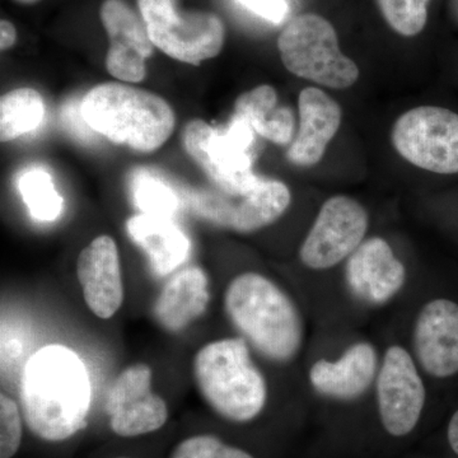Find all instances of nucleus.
I'll return each mask as SVG.
<instances>
[{"label":"nucleus","mask_w":458,"mask_h":458,"mask_svg":"<svg viewBox=\"0 0 458 458\" xmlns=\"http://www.w3.org/2000/svg\"><path fill=\"white\" fill-rule=\"evenodd\" d=\"M393 144L421 170L458 174V114L436 106L412 108L394 123Z\"/></svg>","instance_id":"nucleus-8"},{"label":"nucleus","mask_w":458,"mask_h":458,"mask_svg":"<svg viewBox=\"0 0 458 458\" xmlns=\"http://www.w3.org/2000/svg\"><path fill=\"white\" fill-rule=\"evenodd\" d=\"M18 189L33 218L41 222H53L63 210V199L57 194L53 180L40 168L29 170L18 181Z\"/></svg>","instance_id":"nucleus-23"},{"label":"nucleus","mask_w":458,"mask_h":458,"mask_svg":"<svg viewBox=\"0 0 458 458\" xmlns=\"http://www.w3.org/2000/svg\"><path fill=\"white\" fill-rule=\"evenodd\" d=\"M99 16L110 40L108 73L123 82H140L147 75L146 60L156 47L143 18H138L123 0H105Z\"/></svg>","instance_id":"nucleus-12"},{"label":"nucleus","mask_w":458,"mask_h":458,"mask_svg":"<svg viewBox=\"0 0 458 458\" xmlns=\"http://www.w3.org/2000/svg\"><path fill=\"white\" fill-rule=\"evenodd\" d=\"M247 11L264 18L267 22L279 25L288 16L289 5L286 0H236Z\"/></svg>","instance_id":"nucleus-29"},{"label":"nucleus","mask_w":458,"mask_h":458,"mask_svg":"<svg viewBox=\"0 0 458 458\" xmlns=\"http://www.w3.org/2000/svg\"><path fill=\"white\" fill-rule=\"evenodd\" d=\"M254 129L234 114L225 131H216L203 120H192L182 131L188 155L225 194L246 197L258 182L252 171Z\"/></svg>","instance_id":"nucleus-5"},{"label":"nucleus","mask_w":458,"mask_h":458,"mask_svg":"<svg viewBox=\"0 0 458 458\" xmlns=\"http://www.w3.org/2000/svg\"><path fill=\"white\" fill-rule=\"evenodd\" d=\"M22 442V417L7 394L0 396V458H12Z\"/></svg>","instance_id":"nucleus-27"},{"label":"nucleus","mask_w":458,"mask_h":458,"mask_svg":"<svg viewBox=\"0 0 458 458\" xmlns=\"http://www.w3.org/2000/svg\"><path fill=\"white\" fill-rule=\"evenodd\" d=\"M17 41L16 27L7 20L0 22V49L3 51L11 49Z\"/></svg>","instance_id":"nucleus-30"},{"label":"nucleus","mask_w":458,"mask_h":458,"mask_svg":"<svg viewBox=\"0 0 458 458\" xmlns=\"http://www.w3.org/2000/svg\"><path fill=\"white\" fill-rule=\"evenodd\" d=\"M234 114L247 120L255 132L273 143L284 146L293 140L294 114L291 108L278 107V93L267 84L241 95Z\"/></svg>","instance_id":"nucleus-20"},{"label":"nucleus","mask_w":458,"mask_h":458,"mask_svg":"<svg viewBox=\"0 0 458 458\" xmlns=\"http://www.w3.org/2000/svg\"><path fill=\"white\" fill-rule=\"evenodd\" d=\"M388 26L401 36L412 38L423 31L430 0H377Z\"/></svg>","instance_id":"nucleus-25"},{"label":"nucleus","mask_w":458,"mask_h":458,"mask_svg":"<svg viewBox=\"0 0 458 458\" xmlns=\"http://www.w3.org/2000/svg\"><path fill=\"white\" fill-rule=\"evenodd\" d=\"M367 229L369 213L357 200L343 195L330 198L301 247V260L313 270L336 267L363 243Z\"/></svg>","instance_id":"nucleus-9"},{"label":"nucleus","mask_w":458,"mask_h":458,"mask_svg":"<svg viewBox=\"0 0 458 458\" xmlns=\"http://www.w3.org/2000/svg\"><path fill=\"white\" fill-rule=\"evenodd\" d=\"M278 47L292 74L328 89H349L360 77V68L340 50L335 29L318 14L293 18L280 33Z\"/></svg>","instance_id":"nucleus-6"},{"label":"nucleus","mask_w":458,"mask_h":458,"mask_svg":"<svg viewBox=\"0 0 458 458\" xmlns=\"http://www.w3.org/2000/svg\"><path fill=\"white\" fill-rule=\"evenodd\" d=\"M152 377L148 364H132L108 388L105 409L117 436L131 438L153 433L167 421V403L153 393Z\"/></svg>","instance_id":"nucleus-10"},{"label":"nucleus","mask_w":458,"mask_h":458,"mask_svg":"<svg viewBox=\"0 0 458 458\" xmlns=\"http://www.w3.org/2000/svg\"><path fill=\"white\" fill-rule=\"evenodd\" d=\"M90 393L80 355L59 344L44 346L27 360L21 379L27 426L44 441H66L86 428Z\"/></svg>","instance_id":"nucleus-1"},{"label":"nucleus","mask_w":458,"mask_h":458,"mask_svg":"<svg viewBox=\"0 0 458 458\" xmlns=\"http://www.w3.org/2000/svg\"><path fill=\"white\" fill-rule=\"evenodd\" d=\"M77 276L84 302L98 318H113L123 302L119 250L110 236L95 238L78 256Z\"/></svg>","instance_id":"nucleus-14"},{"label":"nucleus","mask_w":458,"mask_h":458,"mask_svg":"<svg viewBox=\"0 0 458 458\" xmlns=\"http://www.w3.org/2000/svg\"><path fill=\"white\" fill-rule=\"evenodd\" d=\"M232 324L262 355L279 363L293 360L303 342L300 312L276 283L261 274L236 276L225 294Z\"/></svg>","instance_id":"nucleus-2"},{"label":"nucleus","mask_w":458,"mask_h":458,"mask_svg":"<svg viewBox=\"0 0 458 458\" xmlns=\"http://www.w3.org/2000/svg\"><path fill=\"white\" fill-rule=\"evenodd\" d=\"M291 191L280 181L259 177L254 189L234 207L231 227L251 233L278 221L291 204Z\"/></svg>","instance_id":"nucleus-21"},{"label":"nucleus","mask_w":458,"mask_h":458,"mask_svg":"<svg viewBox=\"0 0 458 458\" xmlns=\"http://www.w3.org/2000/svg\"><path fill=\"white\" fill-rule=\"evenodd\" d=\"M90 131L141 153L155 152L174 132L176 117L164 98L120 83L93 87L81 102Z\"/></svg>","instance_id":"nucleus-3"},{"label":"nucleus","mask_w":458,"mask_h":458,"mask_svg":"<svg viewBox=\"0 0 458 458\" xmlns=\"http://www.w3.org/2000/svg\"><path fill=\"white\" fill-rule=\"evenodd\" d=\"M138 7L153 45L172 59L199 65L221 53L225 30L216 14H182L176 0H138Z\"/></svg>","instance_id":"nucleus-7"},{"label":"nucleus","mask_w":458,"mask_h":458,"mask_svg":"<svg viewBox=\"0 0 458 458\" xmlns=\"http://www.w3.org/2000/svg\"><path fill=\"white\" fill-rule=\"evenodd\" d=\"M170 458H254L240 448L225 445L214 436H194L172 451Z\"/></svg>","instance_id":"nucleus-26"},{"label":"nucleus","mask_w":458,"mask_h":458,"mask_svg":"<svg viewBox=\"0 0 458 458\" xmlns=\"http://www.w3.org/2000/svg\"><path fill=\"white\" fill-rule=\"evenodd\" d=\"M377 352L369 343L352 345L336 361L321 360L310 369V382L318 393L339 400L357 399L373 384Z\"/></svg>","instance_id":"nucleus-17"},{"label":"nucleus","mask_w":458,"mask_h":458,"mask_svg":"<svg viewBox=\"0 0 458 458\" xmlns=\"http://www.w3.org/2000/svg\"><path fill=\"white\" fill-rule=\"evenodd\" d=\"M448 442H450L452 450L458 456V410L451 418L450 424H448Z\"/></svg>","instance_id":"nucleus-31"},{"label":"nucleus","mask_w":458,"mask_h":458,"mask_svg":"<svg viewBox=\"0 0 458 458\" xmlns=\"http://www.w3.org/2000/svg\"><path fill=\"white\" fill-rule=\"evenodd\" d=\"M17 2L23 3V4H35V3L40 2V0H17Z\"/></svg>","instance_id":"nucleus-32"},{"label":"nucleus","mask_w":458,"mask_h":458,"mask_svg":"<svg viewBox=\"0 0 458 458\" xmlns=\"http://www.w3.org/2000/svg\"><path fill=\"white\" fill-rule=\"evenodd\" d=\"M194 378L205 403L229 421L247 423L267 403V382L243 339L204 345L195 355Z\"/></svg>","instance_id":"nucleus-4"},{"label":"nucleus","mask_w":458,"mask_h":458,"mask_svg":"<svg viewBox=\"0 0 458 458\" xmlns=\"http://www.w3.org/2000/svg\"><path fill=\"white\" fill-rule=\"evenodd\" d=\"M414 349L427 373L445 378L458 372V304L434 300L419 313Z\"/></svg>","instance_id":"nucleus-15"},{"label":"nucleus","mask_w":458,"mask_h":458,"mask_svg":"<svg viewBox=\"0 0 458 458\" xmlns=\"http://www.w3.org/2000/svg\"><path fill=\"white\" fill-rule=\"evenodd\" d=\"M209 280L203 269L189 267L174 273L157 297L153 312L159 327L180 333L207 311Z\"/></svg>","instance_id":"nucleus-18"},{"label":"nucleus","mask_w":458,"mask_h":458,"mask_svg":"<svg viewBox=\"0 0 458 458\" xmlns=\"http://www.w3.org/2000/svg\"><path fill=\"white\" fill-rule=\"evenodd\" d=\"M379 417L391 436L403 437L414 430L426 403V387L414 360L401 346L386 352L377 375Z\"/></svg>","instance_id":"nucleus-11"},{"label":"nucleus","mask_w":458,"mask_h":458,"mask_svg":"<svg viewBox=\"0 0 458 458\" xmlns=\"http://www.w3.org/2000/svg\"><path fill=\"white\" fill-rule=\"evenodd\" d=\"M131 191L141 213L172 218L179 212L180 201L170 186L147 170L135 172Z\"/></svg>","instance_id":"nucleus-24"},{"label":"nucleus","mask_w":458,"mask_h":458,"mask_svg":"<svg viewBox=\"0 0 458 458\" xmlns=\"http://www.w3.org/2000/svg\"><path fill=\"white\" fill-rule=\"evenodd\" d=\"M301 126L288 150L292 164L311 167L321 161L328 143L342 123V108L327 92L315 87L301 90L298 98Z\"/></svg>","instance_id":"nucleus-16"},{"label":"nucleus","mask_w":458,"mask_h":458,"mask_svg":"<svg viewBox=\"0 0 458 458\" xmlns=\"http://www.w3.org/2000/svg\"><path fill=\"white\" fill-rule=\"evenodd\" d=\"M45 105L40 93L32 89H18L0 99V140L11 141L40 126Z\"/></svg>","instance_id":"nucleus-22"},{"label":"nucleus","mask_w":458,"mask_h":458,"mask_svg":"<svg viewBox=\"0 0 458 458\" xmlns=\"http://www.w3.org/2000/svg\"><path fill=\"white\" fill-rule=\"evenodd\" d=\"M345 278L355 298L384 304L405 284L406 269L384 238L373 237L349 256Z\"/></svg>","instance_id":"nucleus-13"},{"label":"nucleus","mask_w":458,"mask_h":458,"mask_svg":"<svg viewBox=\"0 0 458 458\" xmlns=\"http://www.w3.org/2000/svg\"><path fill=\"white\" fill-rule=\"evenodd\" d=\"M126 228L159 276H170L188 260L191 243L172 218L141 213L131 216Z\"/></svg>","instance_id":"nucleus-19"},{"label":"nucleus","mask_w":458,"mask_h":458,"mask_svg":"<svg viewBox=\"0 0 458 458\" xmlns=\"http://www.w3.org/2000/svg\"><path fill=\"white\" fill-rule=\"evenodd\" d=\"M198 212L216 225L231 227L232 216L236 205L229 204L218 195L203 194L198 197L195 203Z\"/></svg>","instance_id":"nucleus-28"}]
</instances>
